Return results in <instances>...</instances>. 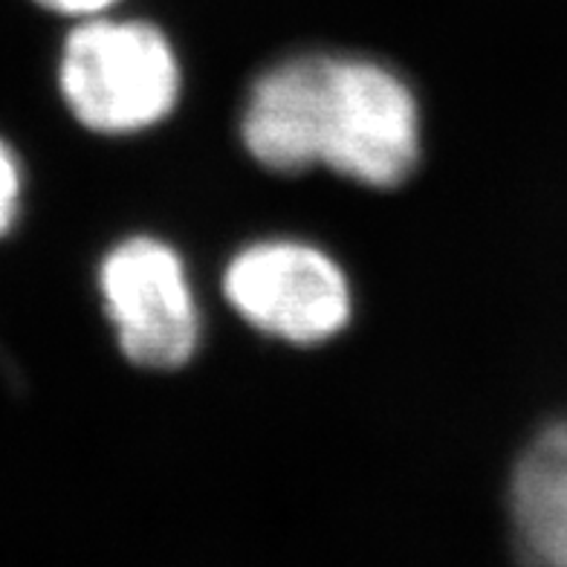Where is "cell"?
<instances>
[{"label": "cell", "mask_w": 567, "mask_h": 567, "mask_svg": "<svg viewBox=\"0 0 567 567\" xmlns=\"http://www.w3.org/2000/svg\"><path fill=\"white\" fill-rule=\"evenodd\" d=\"M244 145L269 172L328 165L373 188L400 186L420 159L411 90L377 61L301 55L252 84L240 120Z\"/></svg>", "instance_id": "cell-1"}, {"label": "cell", "mask_w": 567, "mask_h": 567, "mask_svg": "<svg viewBox=\"0 0 567 567\" xmlns=\"http://www.w3.org/2000/svg\"><path fill=\"white\" fill-rule=\"evenodd\" d=\"M59 87L84 127L134 134L163 122L177 105V55L151 23L90 18L68 35Z\"/></svg>", "instance_id": "cell-2"}, {"label": "cell", "mask_w": 567, "mask_h": 567, "mask_svg": "<svg viewBox=\"0 0 567 567\" xmlns=\"http://www.w3.org/2000/svg\"><path fill=\"white\" fill-rule=\"evenodd\" d=\"M224 292L252 328L292 344L328 342L351 319V287L328 252L301 240H261L226 267Z\"/></svg>", "instance_id": "cell-3"}, {"label": "cell", "mask_w": 567, "mask_h": 567, "mask_svg": "<svg viewBox=\"0 0 567 567\" xmlns=\"http://www.w3.org/2000/svg\"><path fill=\"white\" fill-rule=\"evenodd\" d=\"M120 348L142 368L186 365L200 339L195 296L186 267L168 244L127 238L113 247L99 269Z\"/></svg>", "instance_id": "cell-4"}, {"label": "cell", "mask_w": 567, "mask_h": 567, "mask_svg": "<svg viewBox=\"0 0 567 567\" xmlns=\"http://www.w3.org/2000/svg\"><path fill=\"white\" fill-rule=\"evenodd\" d=\"M513 518L533 567H567V420L536 437L515 466Z\"/></svg>", "instance_id": "cell-5"}, {"label": "cell", "mask_w": 567, "mask_h": 567, "mask_svg": "<svg viewBox=\"0 0 567 567\" xmlns=\"http://www.w3.org/2000/svg\"><path fill=\"white\" fill-rule=\"evenodd\" d=\"M21 206V165L9 145L0 140V238L12 229Z\"/></svg>", "instance_id": "cell-6"}, {"label": "cell", "mask_w": 567, "mask_h": 567, "mask_svg": "<svg viewBox=\"0 0 567 567\" xmlns=\"http://www.w3.org/2000/svg\"><path fill=\"white\" fill-rule=\"evenodd\" d=\"M38 7L59 12V16H79V18H96L105 9H111L116 0H35Z\"/></svg>", "instance_id": "cell-7"}]
</instances>
